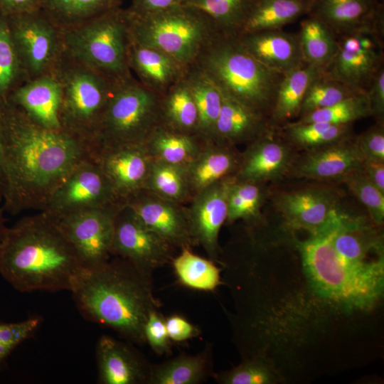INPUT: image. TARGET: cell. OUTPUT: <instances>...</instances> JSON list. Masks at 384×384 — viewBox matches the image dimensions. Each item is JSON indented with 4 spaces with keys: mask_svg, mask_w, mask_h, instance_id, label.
<instances>
[{
    "mask_svg": "<svg viewBox=\"0 0 384 384\" xmlns=\"http://www.w3.org/2000/svg\"><path fill=\"white\" fill-rule=\"evenodd\" d=\"M3 209L43 210L51 195L85 159L90 146L63 130L43 127L8 100L0 104Z\"/></svg>",
    "mask_w": 384,
    "mask_h": 384,
    "instance_id": "1",
    "label": "cell"
},
{
    "mask_svg": "<svg viewBox=\"0 0 384 384\" xmlns=\"http://www.w3.org/2000/svg\"><path fill=\"white\" fill-rule=\"evenodd\" d=\"M83 267L47 212L6 227L0 239V274L15 289L70 291Z\"/></svg>",
    "mask_w": 384,
    "mask_h": 384,
    "instance_id": "2",
    "label": "cell"
},
{
    "mask_svg": "<svg viewBox=\"0 0 384 384\" xmlns=\"http://www.w3.org/2000/svg\"><path fill=\"white\" fill-rule=\"evenodd\" d=\"M152 280V276L117 257L83 267L70 292L88 320L112 329L130 342L144 344L149 314L161 306Z\"/></svg>",
    "mask_w": 384,
    "mask_h": 384,
    "instance_id": "3",
    "label": "cell"
},
{
    "mask_svg": "<svg viewBox=\"0 0 384 384\" xmlns=\"http://www.w3.org/2000/svg\"><path fill=\"white\" fill-rule=\"evenodd\" d=\"M304 271L317 293L346 309H367L381 297L384 262L358 265L341 256L321 228L300 243Z\"/></svg>",
    "mask_w": 384,
    "mask_h": 384,
    "instance_id": "4",
    "label": "cell"
},
{
    "mask_svg": "<svg viewBox=\"0 0 384 384\" xmlns=\"http://www.w3.org/2000/svg\"><path fill=\"white\" fill-rule=\"evenodd\" d=\"M194 63L223 95L269 119L284 75L256 60L236 36L218 35Z\"/></svg>",
    "mask_w": 384,
    "mask_h": 384,
    "instance_id": "5",
    "label": "cell"
},
{
    "mask_svg": "<svg viewBox=\"0 0 384 384\" xmlns=\"http://www.w3.org/2000/svg\"><path fill=\"white\" fill-rule=\"evenodd\" d=\"M63 48L73 60L114 81L132 78L126 11L117 7L75 26L60 27Z\"/></svg>",
    "mask_w": 384,
    "mask_h": 384,
    "instance_id": "6",
    "label": "cell"
},
{
    "mask_svg": "<svg viewBox=\"0 0 384 384\" xmlns=\"http://www.w3.org/2000/svg\"><path fill=\"white\" fill-rule=\"evenodd\" d=\"M126 14L132 40L160 50L185 66L194 63L219 35L206 16L183 4L146 14L127 10Z\"/></svg>",
    "mask_w": 384,
    "mask_h": 384,
    "instance_id": "7",
    "label": "cell"
},
{
    "mask_svg": "<svg viewBox=\"0 0 384 384\" xmlns=\"http://www.w3.org/2000/svg\"><path fill=\"white\" fill-rule=\"evenodd\" d=\"M161 124L160 95L133 77L119 82L97 124L92 154L102 148L144 144Z\"/></svg>",
    "mask_w": 384,
    "mask_h": 384,
    "instance_id": "8",
    "label": "cell"
},
{
    "mask_svg": "<svg viewBox=\"0 0 384 384\" xmlns=\"http://www.w3.org/2000/svg\"><path fill=\"white\" fill-rule=\"evenodd\" d=\"M55 72L63 90L62 129L86 142L92 150L97 124L119 82L73 60L64 51Z\"/></svg>",
    "mask_w": 384,
    "mask_h": 384,
    "instance_id": "9",
    "label": "cell"
},
{
    "mask_svg": "<svg viewBox=\"0 0 384 384\" xmlns=\"http://www.w3.org/2000/svg\"><path fill=\"white\" fill-rule=\"evenodd\" d=\"M383 37L382 4L370 23L338 38L336 55L324 73L354 91L366 93L373 77L383 66Z\"/></svg>",
    "mask_w": 384,
    "mask_h": 384,
    "instance_id": "10",
    "label": "cell"
},
{
    "mask_svg": "<svg viewBox=\"0 0 384 384\" xmlns=\"http://www.w3.org/2000/svg\"><path fill=\"white\" fill-rule=\"evenodd\" d=\"M7 19L26 79L54 72L63 51L60 27L43 9Z\"/></svg>",
    "mask_w": 384,
    "mask_h": 384,
    "instance_id": "11",
    "label": "cell"
},
{
    "mask_svg": "<svg viewBox=\"0 0 384 384\" xmlns=\"http://www.w3.org/2000/svg\"><path fill=\"white\" fill-rule=\"evenodd\" d=\"M120 206L87 209L63 215L48 213L75 250L82 267L88 268L110 258L115 217Z\"/></svg>",
    "mask_w": 384,
    "mask_h": 384,
    "instance_id": "12",
    "label": "cell"
},
{
    "mask_svg": "<svg viewBox=\"0 0 384 384\" xmlns=\"http://www.w3.org/2000/svg\"><path fill=\"white\" fill-rule=\"evenodd\" d=\"M174 248L144 225L129 207H119L114 221L112 255L152 276L155 270L171 262Z\"/></svg>",
    "mask_w": 384,
    "mask_h": 384,
    "instance_id": "13",
    "label": "cell"
},
{
    "mask_svg": "<svg viewBox=\"0 0 384 384\" xmlns=\"http://www.w3.org/2000/svg\"><path fill=\"white\" fill-rule=\"evenodd\" d=\"M113 206L122 205L99 164L90 157L76 166L58 186L43 210L63 215Z\"/></svg>",
    "mask_w": 384,
    "mask_h": 384,
    "instance_id": "14",
    "label": "cell"
},
{
    "mask_svg": "<svg viewBox=\"0 0 384 384\" xmlns=\"http://www.w3.org/2000/svg\"><path fill=\"white\" fill-rule=\"evenodd\" d=\"M92 158L108 178L120 205L144 190L152 161L144 143L99 149Z\"/></svg>",
    "mask_w": 384,
    "mask_h": 384,
    "instance_id": "15",
    "label": "cell"
},
{
    "mask_svg": "<svg viewBox=\"0 0 384 384\" xmlns=\"http://www.w3.org/2000/svg\"><path fill=\"white\" fill-rule=\"evenodd\" d=\"M234 176L217 182L194 195L187 210L191 237L200 245L209 258L218 257V235L228 217V191Z\"/></svg>",
    "mask_w": 384,
    "mask_h": 384,
    "instance_id": "16",
    "label": "cell"
},
{
    "mask_svg": "<svg viewBox=\"0 0 384 384\" xmlns=\"http://www.w3.org/2000/svg\"><path fill=\"white\" fill-rule=\"evenodd\" d=\"M129 207L140 221L174 247L191 248L187 210L179 203L161 198L142 190L127 199Z\"/></svg>",
    "mask_w": 384,
    "mask_h": 384,
    "instance_id": "17",
    "label": "cell"
},
{
    "mask_svg": "<svg viewBox=\"0 0 384 384\" xmlns=\"http://www.w3.org/2000/svg\"><path fill=\"white\" fill-rule=\"evenodd\" d=\"M363 157L353 137L306 150L294 159L288 173L299 177L343 180L355 170L361 169Z\"/></svg>",
    "mask_w": 384,
    "mask_h": 384,
    "instance_id": "18",
    "label": "cell"
},
{
    "mask_svg": "<svg viewBox=\"0 0 384 384\" xmlns=\"http://www.w3.org/2000/svg\"><path fill=\"white\" fill-rule=\"evenodd\" d=\"M62 98V85L54 70L25 80L13 90L8 100L38 125L60 130Z\"/></svg>",
    "mask_w": 384,
    "mask_h": 384,
    "instance_id": "19",
    "label": "cell"
},
{
    "mask_svg": "<svg viewBox=\"0 0 384 384\" xmlns=\"http://www.w3.org/2000/svg\"><path fill=\"white\" fill-rule=\"evenodd\" d=\"M290 146L287 141L276 138L271 129L250 144L234 179L262 183L288 174L294 160Z\"/></svg>",
    "mask_w": 384,
    "mask_h": 384,
    "instance_id": "20",
    "label": "cell"
},
{
    "mask_svg": "<svg viewBox=\"0 0 384 384\" xmlns=\"http://www.w3.org/2000/svg\"><path fill=\"white\" fill-rule=\"evenodd\" d=\"M102 384H148L151 364L128 343L102 336L96 346Z\"/></svg>",
    "mask_w": 384,
    "mask_h": 384,
    "instance_id": "21",
    "label": "cell"
},
{
    "mask_svg": "<svg viewBox=\"0 0 384 384\" xmlns=\"http://www.w3.org/2000/svg\"><path fill=\"white\" fill-rule=\"evenodd\" d=\"M337 200L336 195L329 189L310 188L281 194L277 205L290 228L314 234L338 210Z\"/></svg>",
    "mask_w": 384,
    "mask_h": 384,
    "instance_id": "22",
    "label": "cell"
},
{
    "mask_svg": "<svg viewBox=\"0 0 384 384\" xmlns=\"http://www.w3.org/2000/svg\"><path fill=\"white\" fill-rule=\"evenodd\" d=\"M243 48L270 69L285 75L305 64L297 33L282 29L236 36Z\"/></svg>",
    "mask_w": 384,
    "mask_h": 384,
    "instance_id": "23",
    "label": "cell"
},
{
    "mask_svg": "<svg viewBox=\"0 0 384 384\" xmlns=\"http://www.w3.org/2000/svg\"><path fill=\"white\" fill-rule=\"evenodd\" d=\"M335 250L344 258L358 265H368L383 260L380 240L375 231L359 218H351L337 210L321 227Z\"/></svg>",
    "mask_w": 384,
    "mask_h": 384,
    "instance_id": "24",
    "label": "cell"
},
{
    "mask_svg": "<svg viewBox=\"0 0 384 384\" xmlns=\"http://www.w3.org/2000/svg\"><path fill=\"white\" fill-rule=\"evenodd\" d=\"M127 57L130 71L136 74L138 81L160 95L184 77L188 67L163 51L131 38Z\"/></svg>",
    "mask_w": 384,
    "mask_h": 384,
    "instance_id": "25",
    "label": "cell"
},
{
    "mask_svg": "<svg viewBox=\"0 0 384 384\" xmlns=\"http://www.w3.org/2000/svg\"><path fill=\"white\" fill-rule=\"evenodd\" d=\"M223 95L219 117L209 141L228 146L254 142L271 129L268 119Z\"/></svg>",
    "mask_w": 384,
    "mask_h": 384,
    "instance_id": "26",
    "label": "cell"
},
{
    "mask_svg": "<svg viewBox=\"0 0 384 384\" xmlns=\"http://www.w3.org/2000/svg\"><path fill=\"white\" fill-rule=\"evenodd\" d=\"M240 159L232 146L204 140L198 154L186 167L192 197L217 182L233 177Z\"/></svg>",
    "mask_w": 384,
    "mask_h": 384,
    "instance_id": "27",
    "label": "cell"
},
{
    "mask_svg": "<svg viewBox=\"0 0 384 384\" xmlns=\"http://www.w3.org/2000/svg\"><path fill=\"white\" fill-rule=\"evenodd\" d=\"M383 3L376 0H311L308 16L340 38L370 23Z\"/></svg>",
    "mask_w": 384,
    "mask_h": 384,
    "instance_id": "28",
    "label": "cell"
},
{
    "mask_svg": "<svg viewBox=\"0 0 384 384\" xmlns=\"http://www.w3.org/2000/svg\"><path fill=\"white\" fill-rule=\"evenodd\" d=\"M324 71L309 64L285 75L279 85L268 122L271 129L299 117L305 94L313 80Z\"/></svg>",
    "mask_w": 384,
    "mask_h": 384,
    "instance_id": "29",
    "label": "cell"
},
{
    "mask_svg": "<svg viewBox=\"0 0 384 384\" xmlns=\"http://www.w3.org/2000/svg\"><path fill=\"white\" fill-rule=\"evenodd\" d=\"M212 349L208 344L196 355L181 353L151 364L148 384H199L213 376Z\"/></svg>",
    "mask_w": 384,
    "mask_h": 384,
    "instance_id": "30",
    "label": "cell"
},
{
    "mask_svg": "<svg viewBox=\"0 0 384 384\" xmlns=\"http://www.w3.org/2000/svg\"><path fill=\"white\" fill-rule=\"evenodd\" d=\"M204 140L198 135L157 126L144 144L153 159L186 167L198 154Z\"/></svg>",
    "mask_w": 384,
    "mask_h": 384,
    "instance_id": "31",
    "label": "cell"
},
{
    "mask_svg": "<svg viewBox=\"0 0 384 384\" xmlns=\"http://www.w3.org/2000/svg\"><path fill=\"white\" fill-rule=\"evenodd\" d=\"M184 77L198 113V136L208 140L220 112L222 92L195 63L187 67Z\"/></svg>",
    "mask_w": 384,
    "mask_h": 384,
    "instance_id": "32",
    "label": "cell"
},
{
    "mask_svg": "<svg viewBox=\"0 0 384 384\" xmlns=\"http://www.w3.org/2000/svg\"><path fill=\"white\" fill-rule=\"evenodd\" d=\"M310 4L311 0H259L239 34L282 29L284 26L308 15Z\"/></svg>",
    "mask_w": 384,
    "mask_h": 384,
    "instance_id": "33",
    "label": "cell"
},
{
    "mask_svg": "<svg viewBox=\"0 0 384 384\" xmlns=\"http://www.w3.org/2000/svg\"><path fill=\"white\" fill-rule=\"evenodd\" d=\"M161 124L176 132L198 135V113L185 77L161 95Z\"/></svg>",
    "mask_w": 384,
    "mask_h": 384,
    "instance_id": "34",
    "label": "cell"
},
{
    "mask_svg": "<svg viewBox=\"0 0 384 384\" xmlns=\"http://www.w3.org/2000/svg\"><path fill=\"white\" fill-rule=\"evenodd\" d=\"M259 0H184L206 16L222 36H238Z\"/></svg>",
    "mask_w": 384,
    "mask_h": 384,
    "instance_id": "35",
    "label": "cell"
},
{
    "mask_svg": "<svg viewBox=\"0 0 384 384\" xmlns=\"http://www.w3.org/2000/svg\"><path fill=\"white\" fill-rule=\"evenodd\" d=\"M297 36L305 63L325 71L338 50L336 36L321 21L311 16L301 23Z\"/></svg>",
    "mask_w": 384,
    "mask_h": 384,
    "instance_id": "36",
    "label": "cell"
},
{
    "mask_svg": "<svg viewBox=\"0 0 384 384\" xmlns=\"http://www.w3.org/2000/svg\"><path fill=\"white\" fill-rule=\"evenodd\" d=\"M171 264L179 283L188 288L213 292L223 284L222 269L210 259L194 254L191 248H182Z\"/></svg>",
    "mask_w": 384,
    "mask_h": 384,
    "instance_id": "37",
    "label": "cell"
},
{
    "mask_svg": "<svg viewBox=\"0 0 384 384\" xmlns=\"http://www.w3.org/2000/svg\"><path fill=\"white\" fill-rule=\"evenodd\" d=\"M286 141L306 151L329 145L352 136V124H334L321 122H289L282 126Z\"/></svg>",
    "mask_w": 384,
    "mask_h": 384,
    "instance_id": "38",
    "label": "cell"
},
{
    "mask_svg": "<svg viewBox=\"0 0 384 384\" xmlns=\"http://www.w3.org/2000/svg\"><path fill=\"white\" fill-rule=\"evenodd\" d=\"M144 190L177 203L192 198L186 167L153 159Z\"/></svg>",
    "mask_w": 384,
    "mask_h": 384,
    "instance_id": "39",
    "label": "cell"
},
{
    "mask_svg": "<svg viewBox=\"0 0 384 384\" xmlns=\"http://www.w3.org/2000/svg\"><path fill=\"white\" fill-rule=\"evenodd\" d=\"M115 0H43L42 9L60 27L80 24L117 7Z\"/></svg>",
    "mask_w": 384,
    "mask_h": 384,
    "instance_id": "40",
    "label": "cell"
},
{
    "mask_svg": "<svg viewBox=\"0 0 384 384\" xmlns=\"http://www.w3.org/2000/svg\"><path fill=\"white\" fill-rule=\"evenodd\" d=\"M26 77L13 42L7 16L0 11V104Z\"/></svg>",
    "mask_w": 384,
    "mask_h": 384,
    "instance_id": "41",
    "label": "cell"
},
{
    "mask_svg": "<svg viewBox=\"0 0 384 384\" xmlns=\"http://www.w3.org/2000/svg\"><path fill=\"white\" fill-rule=\"evenodd\" d=\"M370 116L371 115L366 94L358 93L330 107L309 112L295 122L349 124Z\"/></svg>",
    "mask_w": 384,
    "mask_h": 384,
    "instance_id": "42",
    "label": "cell"
},
{
    "mask_svg": "<svg viewBox=\"0 0 384 384\" xmlns=\"http://www.w3.org/2000/svg\"><path fill=\"white\" fill-rule=\"evenodd\" d=\"M358 92L322 73L309 85L303 100L299 116L330 107Z\"/></svg>",
    "mask_w": 384,
    "mask_h": 384,
    "instance_id": "43",
    "label": "cell"
},
{
    "mask_svg": "<svg viewBox=\"0 0 384 384\" xmlns=\"http://www.w3.org/2000/svg\"><path fill=\"white\" fill-rule=\"evenodd\" d=\"M262 199L260 183L238 181L233 178L228 191L227 221L232 223L238 219L256 218L260 214Z\"/></svg>",
    "mask_w": 384,
    "mask_h": 384,
    "instance_id": "44",
    "label": "cell"
},
{
    "mask_svg": "<svg viewBox=\"0 0 384 384\" xmlns=\"http://www.w3.org/2000/svg\"><path fill=\"white\" fill-rule=\"evenodd\" d=\"M342 181L365 206L373 222L381 225L384 220V193L367 178L361 169L352 171Z\"/></svg>",
    "mask_w": 384,
    "mask_h": 384,
    "instance_id": "45",
    "label": "cell"
},
{
    "mask_svg": "<svg viewBox=\"0 0 384 384\" xmlns=\"http://www.w3.org/2000/svg\"><path fill=\"white\" fill-rule=\"evenodd\" d=\"M213 377L221 384H265L272 381V373L259 356L245 358L233 368L213 373Z\"/></svg>",
    "mask_w": 384,
    "mask_h": 384,
    "instance_id": "46",
    "label": "cell"
},
{
    "mask_svg": "<svg viewBox=\"0 0 384 384\" xmlns=\"http://www.w3.org/2000/svg\"><path fill=\"white\" fill-rule=\"evenodd\" d=\"M39 318L0 324V364L22 342L28 338L40 325Z\"/></svg>",
    "mask_w": 384,
    "mask_h": 384,
    "instance_id": "47",
    "label": "cell"
},
{
    "mask_svg": "<svg viewBox=\"0 0 384 384\" xmlns=\"http://www.w3.org/2000/svg\"><path fill=\"white\" fill-rule=\"evenodd\" d=\"M144 338L146 343L157 355L171 353L172 343L165 323V317L159 310L150 312L145 323Z\"/></svg>",
    "mask_w": 384,
    "mask_h": 384,
    "instance_id": "48",
    "label": "cell"
},
{
    "mask_svg": "<svg viewBox=\"0 0 384 384\" xmlns=\"http://www.w3.org/2000/svg\"><path fill=\"white\" fill-rule=\"evenodd\" d=\"M364 160L384 161V125L376 122L366 132L355 138Z\"/></svg>",
    "mask_w": 384,
    "mask_h": 384,
    "instance_id": "49",
    "label": "cell"
},
{
    "mask_svg": "<svg viewBox=\"0 0 384 384\" xmlns=\"http://www.w3.org/2000/svg\"><path fill=\"white\" fill-rule=\"evenodd\" d=\"M169 336L173 343H183L198 337L201 330L187 319L179 314L165 317Z\"/></svg>",
    "mask_w": 384,
    "mask_h": 384,
    "instance_id": "50",
    "label": "cell"
},
{
    "mask_svg": "<svg viewBox=\"0 0 384 384\" xmlns=\"http://www.w3.org/2000/svg\"><path fill=\"white\" fill-rule=\"evenodd\" d=\"M370 115L376 122H383L384 117V66L373 77L366 92Z\"/></svg>",
    "mask_w": 384,
    "mask_h": 384,
    "instance_id": "51",
    "label": "cell"
},
{
    "mask_svg": "<svg viewBox=\"0 0 384 384\" xmlns=\"http://www.w3.org/2000/svg\"><path fill=\"white\" fill-rule=\"evenodd\" d=\"M183 1L184 0H132V5L127 11L137 15L146 14L182 4Z\"/></svg>",
    "mask_w": 384,
    "mask_h": 384,
    "instance_id": "52",
    "label": "cell"
},
{
    "mask_svg": "<svg viewBox=\"0 0 384 384\" xmlns=\"http://www.w3.org/2000/svg\"><path fill=\"white\" fill-rule=\"evenodd\" d=\"M43 0H0V11L5 16L41 10Z\"/></svg>",
    "mask_w": 384,
    "mask_h": 384,
    "instance_id": "53",
    "label": "cell"
},
{
    "mask_svg": "<svg viewBox=\"0 0 384 384\" xmlns=\"http://www.w3.org/2000/svg\"><path fill=\"white\" fill-rule=\"evenodd\" d=\"M361 171L384 193V161L363 160Z\"/></svg>",
    "mask_w": 384,
    "mask_h": 384,
    "instance_id": "54",
    "label": "cell"
},
{
    "mask_svg": "<svg viewBox=\"0 0 384 384\" xmlns=\"http://www.w3.org/2000/svg\"><path fill=\"white\" fill-rule=\"evenodd\" d=\"M3 188H4V181H3V164H2V144H1V137L0 132V202L3 199Z\"/></svg>",
    "mask_w": 384,
    "mask_h": 384,
    "instance_id": "55",
    "label": "cell"
},
{
    "mask_svg": "<svg viewBox=\"0 0 384 384\" xmlns=\"http://www.w3.org/2000/svg\"><path fill=\"white\" fill-rule=\"evenodd\" d=\"M7 226L6 225V218L4 216V210L2 207H0V239Z\"/></svg>",
    "mask_w": 384,
    "mask_h": 384,
    "instance_id": "56",
    "label": "cell"
},
{
    "mask_svg": "<svg viewBox=\"0 0 384 384\" xmlns=\"http://www.w3.org/2000/svg\"><path fill=\"white\" fill-rule=\"evenodd\" d=\"M376 1L381 2V1H383V0H376Z\"/></svg>",
    "mask_w": 384,
    "mask_h": 384,
    "instance_id": "57",
    "label": "cell"
},
{
    "mask_svg": "<svg viewBox=\"0 0 384 384\" xmlns=\"http://www.w3.org/2000/svg\"><path fill=\"white\" fill-rule=\"evenodd\" d=\"M117 2H118V0H115Z\"/></svg>",
    "mask_w": 384,
    "mask_h": 384,
    "instance_id": "58",
    "label": "cell"
}]
</instances>
